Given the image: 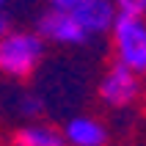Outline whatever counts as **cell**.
Masks as SVG:
<instances>
[{
  "label": "cell",
  "mask_w": 146,
  "mask_h": 146,
  "mask_svg": "<svg viewBox=\"0 0 146 146\" xmlns=\"http://www.w3.org/2000/svg\"><path fill=\"white\" fill-rule=\"evenodd\" d=\"M50 8L64 11L86 28L88 36H99V33H110L116 22V8L110 0H50Z\"/></svg>",
  "instance_id": "obj_3"
},
{
  "label": "cell",
  "mask_w": 146,
  "mask_h": 146,
  "mask_svg": "<svg viewBox=\"0 0 146 146\" xmlns=\"http://www.w3.org/2000/svg\"><path fill=\"white\" fill-rule=\"evenodd\" d=\"M116 64L132 69L135 74H146V19L143 17H116L110 28Z\"/></svg>",
  "instance_id": "obj_2"
},
{
  "label": "cell",
  "mask_w": 146,
  "mask_h": 146,
  "mask_svg": "<svg viewBox=\"0 0 146 146\" xmlns=\"http://www.w3.org/2000/svg\"><path fill=\"white\" fill-rule=\"evenodd\" d=\"M44 58V39L36 31H11L0 39V74L25 80Z\"/></svg>",
  "instance_id": "obj_1"
},
{
  "label": "cell",
  "mask_w": 146,
  "mask_h": 146,
  "mask_svg": "<svg viewBox=\"0 0 146 146\" xmlns=\"http://www.w3.org/2000/svg\"><path fill=\"white\" fill-rule=\"evenodd\" d=\"M41 110V102L36 97H22V113H28V116H36Z\"/></svg>",
  "instance_id": "obj_9"
},
{
  "label": "cell",
  "mask_w": 146,
  "mask_h": 146,
  "mask_svg": "<svg viewBox=\"0 0 146 146\" xmlns=\"http://www.w3.org/2000/svg\"><path fill=\"white\" fill-rule=\"evenodd\" d=\"M119 17H146V0H110Z\"/></svg>",
  "instance_id": "obj_8"
},
{
  "label": "cell",
  "mask_w": 146,
  "mask_h": 146,
  "mask_svg": "<svg viewBox=\"0 0 146 146\" xmlns=\"http://www.w3.org/2000/svg\"><path fill=\"white\" fill-rule=\"evenodd\" d=\"M11 31H14V19H11V14L3 8V11H0V39H3L6 33H11Z\"/></svg>",
  "instance_id": "obj_10"
},
{
  "label": "cell",
  "mask_w": 146,
  "mask_h": 146,
  "mask_svg": "<svg viewBox=\"0 0 146 146\" xmlns=\"http://www.w3.org/2000/svg\"><path fill=\"white\" fill-rule=\"evenodd\" d=\"M36 33L50 44H61V47H80L88 41V33L80 22H74L69 14L47 8L44 14H39L36 22Z\"/></svg>",
  "instance_id": "obj_5"
},
{
  "label": "cell",
  "mask_w": 146,
  "mask_h": 146,
  "mask_svg": "<svg viewBox=\"0 0 146 146\" xmlns=\"http://www.w3.org/2000/svg\"><path fill=\"white\" fill-rule=\"evenodd\" d=\"M143 91H146V74H143Z\"/></svg>",
  "instance_id": "obj_12"
},
{
  "label": "cell",
  "mask_w": 146,
  "mask_h": 146,
  "mask_svg": "<svg viewBox=\"0 0 146 146\" xmlns=\"http://www.w3.org/2000/svg\"><path fill=\"white\" fill-rule=\"evenodd\" d=\"M14 146H66V138L52 124L31 121L14 132Z\"/></svg>",
  "instance_id": "obj_7"
},
{
  "label": "cell",
  "mask_w": 146,
  "mask_h": 146,
  "mask_svg": "<svg viewBox=\"0 0 146 146\" xmlns=\"http://www.w3.org/2000/svg\"><path fill=\"white\" fill-rule=\"evenodd\" d=\"M66 146H105L108 143V127L94 116H74L64 124Z\"/></svg>",
  "instance_id": "obj_6"
},
{
  "label": "cell",
  "mask_w": 146,
  "mask_h": 146,
  "mask_svg": "<svg viewBox=\"0 0 146 146\" xmlns=\"http://www.w3.org/2000/svg\"><path fill=\"white\" fill-rule=\"evenodd\" d=\"M143 91V77L121 64L108 66L99 80V99L108 108H130Z\"/></svg>",
  "instance_id": "obj_4"
},
{
  "label": "cell",
  "mask_w": 146,
  "mask_h": 146,
  "mask_svg": "<svg viewBox=\"0 0 146 146\" xmlns=\"http://www.w3.org/2000/svg\"><path fill=\"white\" fill-rule=\"evenodd\" d=\"M6 3H8V0H0V11H3V8H6Z\"/></svg>",
  "instance_id": "obj_11"
}]
</instances>
